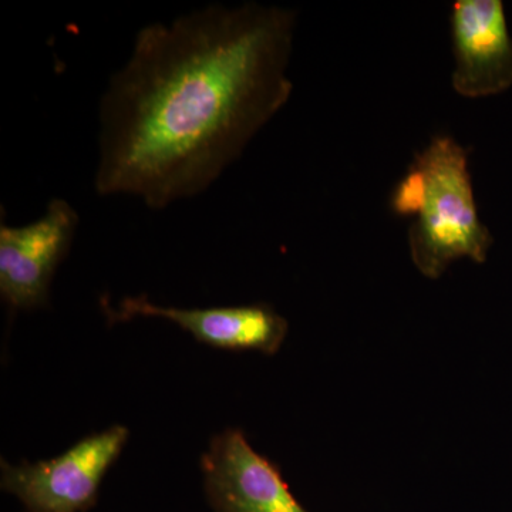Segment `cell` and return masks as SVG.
I'll list each match as a JSON object with an SVG mask.
<instances>
[{"label": "cell", "mask_w": 512, "mask_h": 512, "mask_svg": "<svg viewBox=\"0 0 512 512\" xmlns=\"http://www.w3.org/2000/svg\"><path fill=\"white\" fill-rule=\"evenodd\" d=\"M296 20L212 3L138 30L101 94L97 194L160 211L211 188L291 99Z\"/></svg>", "instance_id": "1"}, {"label": "cell", "mask_w": 512, "mask_h": 512, "mask_svg": "<svg viewBox=\"0 0 512 512\" xmlns=\"http://www.w3.org/2000/svg\"><path fill=\"white\" fill-rule=\"evenodd\" d=\"M413 163L424 178L423 202L409 229L414 266L439 279L458 259L483 264L493 237L478 215L466 148L453 137L437 136Z\"/></svg>", "instance_id": "2"}, {"label": "cell", "mask_w": 512, "mask_h": 512, "mask_svg": "<svg viewBox=\"0 0 512 512\" xmlns=\"http://www.w3.org/2000/svg\"><path fill=\"white\" fill-rule=\"evenodd\" d=\"M128 436L127 427L113 426L84 437L52 460L19 466L2 460V490L15 495L28 512L92 510Z\"/></svg>", "instance_id": "3"}, {"label": "cell", "mask_w": 512, "mask_h": 512, "mask_svg": "<svg viewBox=\"0 0 512 512\" xmlns=\"http://www.w3.org/2000/svg\"><path fill=\"white\" fill-rule=\"evenodd\" d=\"M80 218L62 198L47 202L42 217L12 227L0 224V296L12 311H35L50 301L57 268L69 255Z\"/></svg>", "instance_id": "4"}, {"label": "cell", "mask_w": 512, "mask_h": 512, "mask_svg": "<svg viewBox=\"0 0 512 512\" xmlns=\"http://www.w3.org/2000/svg\"><path fill=\"white\" fill-rule=\"evenodd\" d=\"M201 470L214 512H309L281 468L255 451L242 430L217 434L201 457Z\"/></svg>", "instance_id": "5"}, {"label": "cell", "mask_w": 512, "mask_h": 512, "mask_svg": "<svg viewBox=\"0 0 512 512\" xmlns=\"http://www.w3.org/2000/svg\"><path fill=\"white\" fill-rule=\"evenodd\" d=\"M111 323L144 316L170 320L202 345L229 352L275 355L288 335L289 323L268 303L183 309L156 305L146 295L124 298L119 308L104 305Z\"/></svg>", "instance_id": "6"}, {"label": "cell", "mask_w": 512, "mask_h": 512, "mask_svg": "<svg viewBox=\"0 0 512 512\" xmlns=\"http://www.w3.org/2000/svg\"><path fill=\"white\" fill-rule=\"evenodd\" d=\"M450 32L454 92L466 99H483L510 89L512 36L501 0H456Z\"/></svg>", "instance_id": "7"}, {"label": "cell", "mask_w": 512, "mask_h": 512, "mask_svg": "<svg viewBox=\"0 0 512 512\" xmlns=\"http://www.w3.org/2000/svg\"><path fill=\"white\" fill-rule=\"evenodd\" d=\"M424 194V178L420 168L416 164H412L407 170L406 175L399 181L394 188L390 205L394 214L417 215L420 211L421 202H423Z\"/></svg>", "instance_id": "8"}]
</instances>
